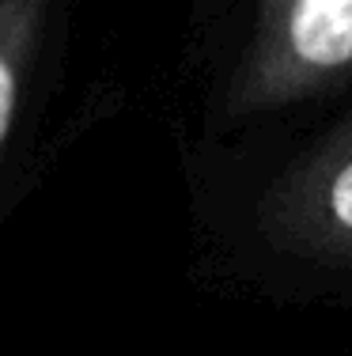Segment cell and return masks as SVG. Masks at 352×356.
<instances>
[{
    "instance_id": "obj_2",
    "label": "cell",
    "mask_w": 352,
    "mask_h": 356,
    "mask_svg": "<svg viewBox=\"0 0 352 356\" xmlns=\"http://www.w3.org/2000/svg\"><path fill=\"white\" fill-rule=\"evenodd\" d=\"M190 118L182 167L276 144L352 95V0H171Z\"/></svg>"
},
{
    "instance_id": "obj_1",
    "label": "cell",
    "mask_w": 352,
    "mask_h": 356,
    "mask_svg": "<svg viewBox=\"0 0 352 356\" xmlns=\"http://www.w3.org/2000/svg\"><path fill=\"white\" fill-rule=\"evenodd\" d=\"M186 190L212 273L352 315V95L276 144L186 171Z\"/></svg>"
},
{
    "instance_id": "obj_3",
    "label": "cell",
    "mask_w": 352,
    "mask_h": 356,
    "mask_svg": "<svg viewBox=\"0 0 352 356\" xmlns=\"http://www.w3.org/2000/svg\"><path fill=\"white\" fill-rule=\"evenodd\" d=\"M76 0H0V220L31 178L38 129L65 69Z\"/></svg>"
}]
</instances>
